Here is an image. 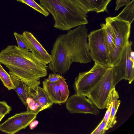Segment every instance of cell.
Returning <instances> with one entry per match:
<instances>
[{"label":"cell","instance_id":"1","mask_svg":"<svg viewBox=\"0 0 134 134\" xmlns=\"http://www.w3.org/2000/svg\"><path fill=\"white\" fill-rule=\"evenodd\" d=\"M0 63L13 75L32 89L40 84V79L47 74V64L37 59L31 52L15 45H9L0 52Z\"/></svg>","mask_w":134,"mask_h":134},{"label":"cell","instance_id":"2","mask_svg":"<svg viewBox=\"0 0 134 134\" xmlns=\"http://www.w3.org/2000/svg\"><path fill=\"white\" fill-rule=\"evenodd\" d=\"M39 1L40 5L52 14L56 29L69 30L88 23L87 14L80 8L77 0Z\"/></svg>","mask_w":134,"mask_h":134},{"label":"cell","instance_id":"3","mask_svg":"<svg viewBox=\"0 0 134 134\" xmlns=\"http://www.w3.org/2000/svg\"><path fill=\"white\" fill-rule=\"evenodd\" d=\"M88 32L87 28L83 25L63 34L67 52L73 62L85 64L91 61L87 41Z\"/></svg>","mask_w":134,"mask_h":134},{"label":"cell","instance_id":"4","mask_svg":"<svg viewBox=\"0 0 134 134\" xmlns=\"http://www.w3.org/2000/svg\"><path fill=\"white\" fill-rule=\"evenodd\" d=\"M105 22L111 26L115 36L114 48L108 55L109 64L112 67L118 63L123 50L129 41L131 24L115 17L106 18Z\"/></svg>","mask_w":134,"mask_h":134},{"label":"cell","instance_id":"5","mask_svg":"<svg viewBox=\"0 0 134 134\" xmlns=\"http://www.w3.org/2000/svg\"><path fill=\"white\" fill-rule=\"evenodd\" d=\"M120 81L113 75L111 67L106 71L101 79L86 96L99 109L106 108L110 92Z\"/></svg>","mask_w":134,"mask_h":134},{"label":"cell","instance_id":"6","mask_svg":"<svg viewBox=\"0 0 134 134\" xmlns=\"http://www.w3.org/2000/svg\"><path fill=\"white\" fill-rule=\"evenodd\" d=\"M109 67L102 66L94 63L89 71L79 73L75 79L74 84L76 94L86 96Z\"/></svg>","mask_w":134,"mask_h":134},{"label":"cell","instance_id":"7","mask_svg":"<svg viewBox=\"0 0 134 134\" xmlns=\"http://www.w3.org/2000/svg\"><path fill=\"white\" fill-rule=\"evenodd\" d=\"M88 47L91 58L95 63L109 66V52L105 43L104 31L101 28L91 32L88 35Z\"/></svg>","mask_w":134,"mask_h":134},{"label":"cell","instance_id":"8","mask_svg":"<svg viewBox=\"0 0 134 134\" xmlns=\"http://www.w3.org/2000/svg\"><path fill=\"white\" fill-rule=\"evenodd\" d=\"M52 60L49 68L52 71L64 74L69 70L73 63L66 48L63 35L56 38L51 51Z\"/></svg>","mask_w":134,"mask_h":134},{"label":"cell","instance_id":"9","mask_svg":"<svg viewBox=\"0 0 134 134\" xmlns=\"http://www.w3.org/2000/svg\"><path fill=\"white\" fill-rule=\"evenodd\" d=\"M132 42L129 41L123 50L118 63L111 67L113 75L120 81L125 79L131 84L134 79V53Z\"/></svg>","mask_w":134,"mask_h":134},{"label":"cell","instance_id":"10","mask_svg":"<svg viewBox=\"0 0 134 134\" xmlns=\"http://www.w3.org/2000/svg\"><path fill=\"white\" fill-rule=\"evenodd\" d=\"M37 114L27 111L16 113L0 125V131L14 134L25 128L36 118Z\"/></svg>","mask_w":134,"mask_h":134},{"label":"cell","instance_id":"11","mask_svg":"<svg viewBox=\"0 0 134 134\" xmlns=\"http://www.w3.org/2000/svg\"><path fill=\"white\" fill-rule=\"evenodd\" d=\"M66 109L71 113L90 114L98 115V108L85 95L77 94L73 95L66 102Z\"/></svg>","mask_w":134,"mask_h":134},{"label":"cell","instance_id":"12","mask_svg":"<svg viewBox=\"0 0 134 134\" xmlns=\"http://www.w3.org/2000/svg\"><path fill=\"white\" fill-rule=\"evenodd\" d=\"M23 35L29 49L38 60L46 64L51 62L52 57L40 42L30 32H23Z\"/></svg>","mask_w":134,"mask_h":134},{"label":"cell","instance_id":"13","mask_svg":"<svg viewBox=\"0 0 134 134\" xmlns=\"http://www.w3.org/2000/svg\"><path fill=\"white\" fill-rule=\"evenodd\" d=\"M29 97L38 105L40 111L50 108L54 104L43 88L39 86L33 89L30 87Z\"/></svg>","mask_w":134,"mask_h":134},{"label":"cell","instance_id":"14","mask_svg":"<svg viewBox=\"0 0 134 134\" xmlns=\"http://www.w3.org/2000/svg\"><path fill=\"white\" fill-rule=\"evenodd\" d=\"M111 0H77L80 8L87 14L90 12L97 13L107 11Z\"/></svg>","mask_w":134,"mask_h":134},{"label":"cell","instance_id":"15","mask_svg":"<svg viewBox=\"0 0 134 134\" xmlns=\"http://www.w3.org/2000/svg\"><path fill=\"white\" fill-rule=\"evenodd\" d=\"M119 98L118 93L114 88L109 93L106 108L107 109L110 103L112 102L109 125V129L112 127L117 122L115 115L120 103V100L118 99Z\"/></svg>","mask_w":134,"mask_h":134},{"label":"cell","instance_id":"16","mask_svg":"<svg viewBox=\"0 0 134 134\" xmlns=\"http://www.w3.org/2000/svg\"><path fill=\"white\" fill-rule=\"evenodd\" d=\"M43 88L54 103L61 104L60 92L57 82H51L47 79L42 82Z\"/></svg>","mask_w":134,"mask_h":134},{"label":"cell","instance_id":"17","mask_svg":"<svg viewBox=\"0 0 134 134\" xmlns=\"http://www.w3.org/2000/svg\"><path fill=\"white\" fill-rule=\"evenodd\" d=\"M10 75L14 85V90L22 102L26 106H27L26 100L29 97L30 87L21 80L13 75Z\"/></svg>","mask_w":134,"mask_h":134},{"label":"cell","instance_id":"18","mask_svg":"<svg viewBox=\"0 0 134 134\" xmlns=\"http://www.w3.org/2000/svg\"><path fill=\"white\" fill-rule=\"evenodd\" d=\"M100 26L104 30V39L109 54L112 52L114 47V32L111 26L107 23L101 24Z\"/></svg>","mask_w":134,"mask_h":134},{"label":"cell","instance_id":"19","mask_svg":"<svg viewBox=\"0 0 134 134\" xmlns=\"http://www.w3.org/2000/svg\"><path fill=\"white\" fill-rule=\"evenodd\" d=\"M126 6L122 11L115 17L131 24L134 19V0H132Z\"/></svg>","mask_w":134,"mask_h":134},{"label":"cell","instance_id":"20","mask_svg":"<svg viewBox=\"0 0 134 134\" xmlns=\"http://www.w3.org/2000/svg\"><path fill=\"white\" fill-rule=\"evenodd\" d=\"M65 79L61 76L57 81L60 92L61 102L62 104L65 103L68 98L69 94L68 85Z\"/></svg>","mask_w":134,"mask_h":134},{"label":"cell","instance_id":"21","mask_svg":"<svg viewBox=\"0 0 134 134\" xmlns=\"http://www.w3.org/2000/svg\"><path fill=\"white\" fill-rule=\"evenodd\" d=\"M0 79L3 85L8 90L14 89V85L10 75L5 71L0 64Z\"/></svg>","mask_w":134,"mask_h":134},{"label":"cell","instance_id":"22","mask_svg":"<svg viewBox=\"0 0 134 134\" xmlns=\"http://www.w3.org/2000/svg\"><path fill=\"white\" fill-rule=\"evenodd\" d=\"M17 1L24 3L31 7L45 16H47L49 12L34 0H16Z\"/></svg>","mask_w":134,"mask_h":134},{"label":"cell","instance_id":"23","mask_svg":"<svg viewBox=\"0 0 134 134\" xmlns=\"http://www.w3.org/2000/svg\"><path fill=\"white\" fill-rule=\"evenodd\" d=\"M26 102L27 111L37 114L40 111L38 105L31 97L27 99Z\"/></svg>","mask_w":134,"mask_h":134},{"label":"cell","instance_id":"24","mask_svg":"<svg viewBox=\"0 0 134 134\" xmlns=\"http://www.w3.org/2000/svg\"><path fill=\"white\" fill-rule=\"evenodd\" d=\"M14 35L18 44V47L21 49L29 51V48L24 39L23 34L14 32Z\"/></svg>","mask_w":134,"mask_h":134},{"label":"cell","instance_id":"25","mask_svg":"<svg viewBox=\"0 0 134 134\" xmlns=\"http://www.w3.org/2000/svg\"><path fill=\"white\" fill-rule=\"evenodd\" d=\"M106 123L104 119L91 134H103L105 133Z\"/></svg>","mask_w":134,"mask_h":134},{"label":"cell","instance_id":"26","mask_svg":"<svg viewBox=\"0 0 134 134\" xmlns=\"http://www.w3.org/2000/svg\"><path fill=\"white\" fill-rule=\"evenodd\" d=\"M112 104L113 103L111 102L110 104V105H109L108 106V108H107V110L106 111L104 118H103L106 123V126L105 127V129L106 130H108L109 129V125Z\"/></svg>","mask_w":134,"mask_h":134},{"label":"cell","instance_id":"27","mask_svg":"<svg viewBox=\"0 0 134 134\" xmlns=\"http://www.w3.org/2000/svg\"><path fill=\"white\" fill-rule=\"evenodd\" d=\"M11 107L4 101H0V111H2L5 115L11 110Z\"/></svg>","mask_w":134,"mask_h":134},{"label":"cell","instance_id":"28","mask_svg":"<svg viewBox=\"0 0 134 134\" xmlns=\"http://www.w3.org/2000/svg\"><path fill=\"white\" fill-rule=\"evenodd\" d=\"M131 0H116V7L115 10H118L121 7L128 4Z\"/></svg>","mask_w":134,"mask_h":134},{"label":"cell","instance_id":"29","mask_svg":"<svg viewBox=\"0 0 134 134\" xmlns=\"http://www.w3.org/2000/svg\"><path fill=\"white\" fill-rule=\"evenodd\" d=\"M61 76L59 74H50L49 75L47 79L50 82H55L58 81Z\"/></svg>","mask_w":134,"mask_h":134},{"label":"cell","instance_id":"30","mask_svg":"<svg viewBox=\"0 0 134 134\" xmlns=\"http://www.w3.org/2000/svg\"><path fill=\"white\" fill-rule=\"evenodd\" d=\"M38 124V121L37 120H34L32 121L29 124L30 129L32 130L35 128Z\"/></svg>","mask_w":134,"mask_h":134},{"label":"cell","instance_id":"31","mask_svg":"<svg viewBox=\"0 0 134 134\" xmlns=\"http://www.w3.org/2000/svg\"><path fill=\"white\" fill-rule=\"evenodd\" d=\"M5 114L2 111H0V122Z\"/></svg>","mask_w":134,"mask_h":134}]
</instances>
